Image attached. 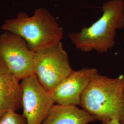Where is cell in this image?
<instances>
[{
  "label": "cell",
  "instance_id": "cell-1",
  "mask_svg": "<svg viewBox=\"0 0 124 124\" xmlns=\"http://www.w3.org/2000/svg\"><path fill=\"white\" fill-rule=\"evenodd\" d=\"M81 108L102 122L124 124V75L110 78L97 72L81 98Z\"/></svg>",
  "mask_w": 124,
  "mask_h": 124
},
{
  "label": "cell",
  "instance_id": "cell-2",
  "mask_svg": "<svg viewBox=\"0 0 124 124\" xmlns=\"http://www.w3.org/2000/svg\"><path fill=\"white\" fill-rule=\"evenodd\" d=\"M101 17L88 27L70 33L68 36L76 48L88 53H107L115 45L116 31L124 28V0H109L102 7Z\"/></svg>",
  "mask_w": 124,
  "mask_h": 124
},
{
  "label": "cell",
  "instance_id": "cell-3",
  "mask_svg": "<svg viewBox=\"0 0 124 124\" xmlns=\"http://www.w3.org/2000/svg\"><path fill=\"white\" fill-rule=\"evenodd\" d=\"M1 29L21 37L34 52L61 42L63 36L56 19L44 8L36 9L31 16L20 12L16 18L5 20Z\"/></svg>",
  "mask_w": 124,
  "mask_h": 124
},
{
  "label": "cell",
  "instance_id": "cell-4",
  "mask_svg": "<svg viewBox=\"0 0 124 124\" xmlns=\"http://www.w3.org/2000/svg\"><path fill=\"white\" fill-rule=\"evenodd\" d=\"M73 70L61 42L35 52L34 73L49 93Z\"/></svg>",
  "mask_w": 124,
  "mask_h": 124
},
{
  "label": "cell",
  "instance_id": "cell-5",
  "mask_svg": "<svg viewBox=\"0 0 124 124\" xmlns=\"http://www.w3.org/2000/svg\"><path fill=\"white\" fill-rule=\"evenodd\" d=\"M35 52L21 37L6 31L0 36V59L18 80L34 73Z\"/></svg>",
  "mask_w": 124,
  "mask_h": 124
},
{
  "label": "cell",
  "instance_id": "cell-6",
  "mask_svg": "<svg viewBox=\"0 0 124 124\" xmlns=\"http://www.w3.org/2000/svg\"><path fill=\"white\" fill-rule=\"evenodd\" d=\"M23 115L27 124H42L55 102L35 74L22 80Z\"/></svg>",
  "mask_w": 124,
  "mask_h": 124
},
{
  "label": "cell",
  "instance_id": "cell-7",
  "mask_svg": "<svg viewBox=\"0 0 124 124\" xmlns=\"http://www.w3.org/2000/svg\"><path fill=\"white\" fill-rule=\"evenodd\" d=\"M97 72L96 69L90 68L73 70L51 93L55 102L61 105L80 106L85 91Z\"/></svg>",
  "mask_w": 124,
  "mask_h": 124
},
{
  "label": "cell",
  "instance_id": "cell-8",
  "mask_svg": "<svg viewBox=\"0 0 124 124\" xmlns=\"http://www.w3.org/2000/svg\"><path fill=\"white\" fill-rule=\"evenodd\" d=\"M19 80L0 59V118L22 108V89Z\"/></svg>",
  "mask_w": 124,
  "mask_h": 124
},
{
  "label": "cell",
  "instance_id": "cell-9",
  "mask_svg": "<svg viewBox=\"0 0 124 124\" xmlns=\"http://www.w3.org/2000/svg\"><path fill=\"white\" fill-rule=\"evenodd\" d=\"M98 120L77 106L55 104L42 124H87Z\"/></svg>",
  "mask_w": 124,
  "mask_h": 124
},
{
  "label": "cell",
  "instance_id": "cell-10",
  "mask_svg": "<svg viewBox=\"0 0 124 124\" xmlns=\"http://www.w3.org/2000/svg\"><path fill=\"white\" fill-rule=\"evenodd\" d=\"M0 124H27V122L23 115L11 111L0 118Z\"/></svg>",
  "mask_w": 124,
  "mask_h": 124
},
{
  "label": "cell",
  "instance_id": "cell-11",
  "mask_svg": "<svg viewBox=\"0 0 124 124\" xmlns=\"http://www.w3.org/2000/svg\"><path fill=\"white\" fill-rule=\"evenodd\" d=\"M102 124H121L116 120H111L109 121L102 122Z\"/></svg>",
  "mask_w": 124,
  "mask_h": 124
}]
</instances>
